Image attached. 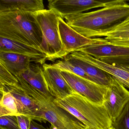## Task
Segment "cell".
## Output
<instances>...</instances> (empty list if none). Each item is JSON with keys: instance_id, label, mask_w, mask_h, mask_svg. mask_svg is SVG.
Wrapping results in <instances>:
<instances>
[{"instance_id": "1", "label": "cell", "mask_w": 129, "mask_h": 129, "mask_svg": "<svg viewBox=\"0 0 129 129\" xmlns=\"http://www.w3.org/2000/svg\"><path fill=\"white\" fill-rule=\"evenodd\" d=\"M123 1L95 11L66 17L73 29L89 38L103 37L110 29L129 17V5Z\"/></svg>"}, {"instance_id": "2", "label": "cell", "mask_w": 129, "mask_h": 129, "mask_svg": "<svg viewBox=\"0 0 129 129\" xmlns=\"http://www.w3.org/2000/svg\"><path fill=\"white\" fill-rule=\"evenodd\" d=\"M0 36L39 48L41 30L32 12L22 10H0Z\"/></svg>"}, {"instance_id": "3", "label": "cell", "mask_w": 129, "mask_h": 129, "mask_svg": "<svg viewBox=\"0 0 129 129\" xmlns=\"http://www.w3.org/2000/svg\"><path fill=\"white\" fill-rule=\"evenodd\" d=\"M54 102L86 127L98 129L112 127L113 122L104 105L94 103L75 92L63 99L54 98Z\"/></svg>"}, {"instance_id": "4", "label": "cell", "mask_w": 129, "mask_h": 129, "mask_svg": "<svg viewBox=\"0 0 129 129\" xmlns=\"http://www.w3.org/2000/svg\"><path fill=\"white\" fill-rule=\"evenodd\" d=\"M42 33L39 47L47 55V60L54 61L67 56L60 40L58 26L59 16L51 9H42L32 12Z\"/></svg>"}, {"instance_id": "5", "label": "cell", "mask_w": 129, "mask_h": 129, "mask_svg": "<svg viewBox=\"0 0 129 129\" xmlns=\"http://www.w3.org/2000/svg\"><path fill=\"white\" fill-rule=\"evenodd\" d=\"M40 105L41 122L47 121L58 129H83L85 126L67 111L57 106L54 99Z\"/></svg>"}, {"instance_id": "6", "label": "cell", "mask_w": 129, "mask_h": 129, "mask_svg": "<svg viewBox=\"0 0 129 129\" xmlns=\"http://www.w3.org/2000/svg\"><path fill=\"white\" fill-rule=\"evenodd\" d=\"M126 0H53L48 3L49 9L61 18L76 15L88 10L104 7Z\"/></svg>"}, {"instance_id": "7", "label": "cell", "mask_w": 129, "mask_h": 129, "mask_svg": "<svg viewBox=\"0 0 129 129\" xmlns=\"http://www.w3.org/2000/svg\"><path fill=\"white\" fill-rule=\"evenodd\" d=\"M61 73L74 92L91 101L103 105L108 88L68 71Z\"/></svg>"}, {"instance_id": "8", "label": "cell", "mask_w": 129, "mask_h": 129, "mask_svg": "<svg viewBox=\"0 0 129 129\" xmlns=\"http://www.w3.org/2000/svg\"><path fill=\"white\" fill-rule=\"evenodd\" d=\"M129 100V91L119 80L113 77L103 103L113 123Z\"/></svg>"}, {"instance_id": "9", "label": "cell", "mask_w": 129, "mask_h": 129, "mask_svg": "<svg viewBox=\"0 0 129 129\" xmlns=\"http://www.w3.org/2000/svg\"><path fill=\"white\" fill-rule=\"evenodd\" d=\"M5 91L10 92L15 98L18 115H23L33 120L41 122L40 105L18 83L5 85Z\"/></svg>"}, {"instance_id": "10", "label": "cell", "mask_w": 129, "mask_h": 129, "mask_svg": "<svg viewBox=\"0 0 129 129\" xmlns=\"http://www.w3.org/2000/svg\"><path fill=\"white\" fill-rule=\"evenodd\" d=\"M42 67L48 91L54 98L63 99L75 92L62 76L60 70L45 63Z\"/></svg>"}, {"instance_id": "11", "label": "cell", "mask_w": 129, "mask_h": 129, "mask_svg": "<svg viewBox=\"0 0 129 129\" xmlns=\"http://www.w3.org/2000/svg\"><path fill=\"white\" fill-rule=\"evenodd\" d=\"M58 26L61 42L67 55L81 48L99 42L102 38L84 37L68 25L63 18L58 17Z\"/></svg>"}, {"instance_id": "12", "label": "cell", "mask_w": 129, "mask_h": 129, "mask_svg": "<svg viewBox=\"0 0 129 129\" xmlns=\"http://www.w3.org/2000/svg\"><path fill=\"white\" fill-rule=\"evenodd\" d=\"M69 54L107 72L129 89V65L110 64L80 51H73Z\"/></svg>"}, {"instance_id": "13", "label": "cell", "mask_w": 129, "mask_h": 129, "mask_svg": "<svg viewBox=\"0 0 129 129\" xmlns=\"http://www.w3.org/2000/svg\"><path fill=\"white\" fill-rule=\"evenodd\" d=\"M83 52L101 60L105 58L129 56V48L112 44L104 38L99 42L80 48L76 51Z\"/></svg>"}, {"instance_id": "14", "label": "cell", "mask_w": 129, "mask_h": 129, "mask_svg": "<svg viewBox=\"0 0 129 129\" xmlns=\"http://www.w3.org/2000/svg\"><path fill=\"white\" fill-rule=\"evenodd\" d=\"M0 51L16 53L28 57L35 63L43 64L47 55L40 49L0 36Z\"/></svg>"}, {"instance_id": "15", "label": "cell", "mask_w": 129, "mask_h": 129, "mask_svg": "<svg viewBox=\"0 0 129 129\" xmlns=\"http://www.w3.org/2000/svg\"><path fill=\"white\" fill-rule=\"evenodd\" d=\"M63 59L81 68L92 82L108 88L110 85L113 76L107 72L69 54Z\"/></svg>"}, {"instance_id": "16", "label": "cell", "mask_w": 129, "mask_h": 129, "mask_svg": "<svg viewBox=\"0 0 129 129\" xmlns=\"http://www.w3.org/2000/svg\"><path fill=\"white\" fill-rule=\"evenodd\" d=\"M16 78L22 80L49 99L54 98L46 87L42 73V67L38 63H31L28 69L17 76Z\"/></svg>"}, {"instance_id": "17", "label": "cell", "mask_w": 129, "mask_h": 129, "mask_svg": "<svg viewBox=\"0 0 129 129\" xmlns=\"http://www.w3.org/2000/svg\"><path fill=\"white\" fill-rule=\"evenodd\" d=\"M0 60L3 65L16 78L17 76L28 69L33 62L28 57L16 53L0 51Z\"/></svg>"}, {"instance_id": "18", "label": "cell", "mask_w": 129, "mask_h": 129, "mask_svg": "<svg viewBox=\"0 0 129 129\" xmlns=\"http://www.w3.org/2000/svg\"><path fill=\"white\" fill-rule=\"evenodd\" d=\"M103 37L112 44L129 48V17L110 29Z\"/></svg>"}, {"instance_id": "19", "label": "cell", "mask_w": 129, "mask_h": 129, "mask_svg": "<svg viewBox=\"0 0 129 129\" xmlns=\"http://www.w3.org/2000/svg\"><path fill=\"white\" fill-rule=\"evenodd\" d=\"M5 9H16L34 12L44 9L43 0H0Z\"/></svg>"}, {"instance_id": "20", "label": "cell", "mask_w": 129, "mask_h": 129, "mask_svg": "<svg viewBox=\"0 0 129 129\" xmlns=\"http://www.w3.org/2000/svg\"><path fill=\"white\" fill-rule=\"evenodd\" d=\"M48 64L52 67L59 69L61 71H68L72 73L92 82L90 77L81 68L64 59L59 60L53 64Z\"/></svg>"}, {"instance_id": "21", "label": "cell", "mask_w": 129, "mask_h": 129, "mask_svg": "<svg viewBox=\"0 0 129 129\" xmlns=\"http://www.w3.org/2000/svg\"><path fill=\"white\" fill-rule=\"evenodd\" d=\"M112 126L115 129H129V100L113 123Z\"/></svg>"}, {"instance_id": "22", "label": "cell", "mask_w": 129, "mask_h": 129, "mask_svg": "<svg viewBox=\"0 0 129 129\" xmlns=\"http://www.w3.org/2000/svg\"><path fill=\"white\" fill-rule=\"evenodd\" d=\"M0 104L12 114L16 116L18 115L15 98L9 92L5 91Z\"/></svg>"}, {"instance_id": "23", "label": "cell", "mask_w": 129, "mask_h": 129, "mask_svg": "<svg viewBox=\"0 0 129 129\" xmlns=\"http://www.w3.org/2000/svg\"><path fill=\"white\" fill-rule=\"evenodd\" d=\"M0 129H19L16 116L6 114L1 116Z\"/></svg>"}, {"instance_id": "24", "label": "cell", "mask_w": 129, "mask_h": 129, "mask_svg": "<svg viewBox=\"0 0 129 129\" xmlns=\"http://www.w3.org/2000/svg\"><path fill=\"white\" fill-rule=\"evenodd\" d=\"M0 80L4 85H13L18 83L17 78L8 70L0 64Z\"/></svg>"}, {"instance_id": "25", "label": "cell", "mask_w": 129, "mask_h": 129, "mask_svg": "<svg viewBox=\"0 0 129 129\" xmlns=\"http://www.w3.org/2000/svg\"><path fill=\"white\" fill-rule=\"evenodd\" d=\"M101 60L110 64L129 65V56L108 57Z\"/></svg>"}, {"instance_id": "26", "label": "cell", "mask_w": 129, "mask_h": 129, "mask_svg": "<svg viewBox=\"0 0 129 129\" xmlns=\"http://www.w3.org/2000/svg\"><path fill=\"white\" fill-rule=\"evenodd\" d=\"M16 116L19 129H29L32 119L23 115H17Z\"/></svg>"}, {"instance_id": "27", "label": "cell", "mask_w": 129, "mask_h": 129, "mask_svg": "<svg viewBox=\"0 0 129 129\" xmlns=\"http://www.w3.org/2000/svg\"><path fill=\"white\" fill-rule=\"evenodd\" d=\"M44 127L32 120L30 123L29 129H44Z\"/></svg>"}, {"instance_id": "28", "label": "cell", "mask_w": 129, "mask_h": 129, "mask_svg": "<svg viewBox=\"0 0 129 129\" xmlns=\"http://www.w3.org/2000/svg\"><path fill=\"white\" fill-rule=\"evenodd\" d=\"M6 114H12L11 113L9 112L6 108H5L0 104V116L2 115H6Z\"/></svg>"}, {"instance_id": "29", "label": "cell", "mask_w": 129, "mask_h": 129, "mask_svg": "<svg viewBox=\"0 0 129 129\" xmlns=\"http://www.w3.org/2000/svg\"><path fill=\"white\" fill-rule=\"evenodd\" d=\"M0 89L5 91V85L0 80Z\"/></svg>"}, {"instance_id": "30", "label": "cell", "mask_w": 129, "mask_h": 129, "mask_svg": "<svg viewBox=\"0 0 129 129\" xmlns=\"http://www.w3.org/2000/svg\"><path fill=\"white\" fill-rule=\"evenodd\" d=\"M5 91H3V90H1L0 89V102L1 101L2 99V97H3V95H4V92Z\"/></svg>"}, {"instance_id": "31", "label": "cell", "mask_w": 129, "mask_h": 129, "mask_svg": "<svg viewBox=\"0 0 129 129\" xmlns=\"http://www.w3.org/2000/svg\"><path fill=\"white\" fill-rule=\"evenodd\" d=\"M44 129H58L57 128L56 126H55L54 125H52V124H51V125L50 126V128H45Z\"/></svg>"}, {"instance_id": "32", "label": "cell", "mask_w": 129, "mask_h": 129, "mask_svg": "<svg viewBox=\"0 0 129 129\" xmlns=\"http://www.w3.org/2000/svg\"><path fill=\"white\" fill-rule=\"evenodd\" d=\"M83 129H96V128H91V127H86V126L85 128H84ZM107 129H115L112 126V127H111V128H109Z\"/></svg>"}, {"instance_id": "33", "label": "cell", "mask_w": 129, "mask_h": 129, "mask_svg": "<svg viewBox=\"0 0 129 129\" xmlns=\"http://www.w3.org/2000/svg\"><path fill=\"white\" fill-rule=\"evenodd\" d=\"M0 64H2V65H3V63H2V61H1V60H0ZM3 66H4V65H3Z\"/></svg>"}, {"instance_id": "34", "label": "cell", "mask_w": 129, "mask_h": 129, "mask_svg": "<svg viewBox=\"0 0 129 129\" xmlns=\"http://www.w3.org/2000/svg\"><path fill=\"white\" fill-rule=\"evenodd\" d=\"M48 2H50L51 1H53V0H48Z\"/></svg>"}, {"instance_id": "35", "label": "cell", "mask_w": 129, "mask_h": 129, "mask_svg": "<svg viewBox=\"0 0 129 129\" xmlns=\"http://www.w3.org/2000/svg\"><path fill=\"white\" fill-rule=\"evenodd\" d=\"M126 1H129V0H126Z\"/></svg>"}]
</instances>
